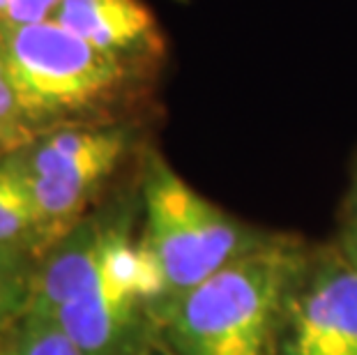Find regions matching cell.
Here are the masks:
<instances>
[{
	"label": "cell",
	"mask_w": 357,
	"mask_h": 355,
	"mask_svg": "<svg viewBox=\"0 0 357 355\" xmlns=\"http://www.w3.org/2000/svg\"><path fill=\"white\" fill-rule=\"evenodd\" d=\"M7 355H81L67 332L53 319L24 314L5 344Z\"/></svg>",
	"instance_id": "9"
},
{
	"label": "cell",
	"mask_w": 357,
	"mask_h": 355,
	"mask_svg": "<svg viewBox=\"0 0 357 355\" xmlns=\"http://www.w3.org/2000/svg\"><path fill=\"white\" fill-rule=\"evenodd\" d=\"M132 355H176V351L171 349L169 342L164 339V335L159 332L157 323L153 321V326L148 328V332L143 335V339L132 351Z\"/></svg>",
	"instance_id": "13"
},
{
	"label": "cell",
	"mask_w": 357,
	"mask_h": 355,
	"mask_svg": "<svg viewBox=\"0 0 357 355\" xmlns=\"http://www.w3.org/2000/svg\"><path fill=\"white\" fill-rule=\"evenodd\" d=\"M60 0H0V26H24L53 19Z\"/></svg>",
	"instance_id": "12"
},
{
	"label": "cell",
	"mask_w": 357,
	"mask_h": 355,
	"mask_svg": "<svg viewBox=\"0 0 357 355\" xmlns=\"http://www.w3.org/2000/svg\"><path fill=\"white\" fill-rule=\"evenodd\" d=\"M127 148L125 127H79L47 134L12 153L33 201L42 245H53L79 224Z\"/></svg>",
	"instance_id": "4"
},
{
	"label": "cell",
	"mask_w": 357,
	"mask_h": 355,
	"mask_svg": "<svg viewBox=\"0 0 357 355\" xmlns=\"http://www.w3.org/2000/svg\"><path fill=\"white\" fill-rule=\"evenodd\" d=\"M28 125L30 123L19 107L3 49H0V143H7L12 148H24L26 143H30Z\"/></svg>",
	"instance_id": "10"
},
{
	"label": "cell",
	"mask_w": 357,
	"mask_h": 355,
	"mask_svg": "<svg viewBox=\"0 0 357 355\" xmlns=\"http://www.w3.org/2000/svg\"><path fill=\"white\" fill-rule=\"evenodd\" d=\"M5 256L10 254L0 252V332H12V328L24 316L28 282H17L10 268H5Z\"/></svg>",
	"instance_id": "11"
},
{
	"label": "cell",
	"mask_w": 357,
	"mask_h": 355,
	"mask_svg": "<svg viewBox=\"0 0 357 355\" xmlns=\"http://www.w3.org/2000/svg\"><path fill=\"white\" fill-rule=\"evenodd\" d=\"M106 229L100 222H79L56 240L40 270L28 279L24 314L53 319L65 305L93 289L104 270Z\"/></svg>",
	"instance_id": "6"
},
{
	"label": "cell",
	"mask_w": 357,
	"mask_h": 355,
	"mask_svg": "<svg viewBox=\"0 0 357 355\" xmlns=\"http://www.w3.org/2000/svg\"><path fill=\"white\" fill-rule=\"evenodd\" d=\"M339 249L344 252L348 259H351L357 266V222H348L344 229H341L339 236Z\"/></svg>",
	"instance_id": "14"
},
{
	"label": "cell",
	"mask_w": 357,
	"mask_h": 355,
	"mask_svg": "<svg viewBox=\"0 0 357 355\" xmlns=\"http://www.w3.org/2000/svg\"><path fill=\"white\" fill-rule=\"evenodd\" d=\"M348 215H351L348 222H357V178H355L353 192H351V196H348Z\"/></svg>",
	"instance_id": "15"
},
{
	"label": "cell",
	"mask_w": 357,
	"mask_h": 355,
	"mask_svg": "<svg viewBox=\"0 0 357 355\" xmlns=\"http://www.w3.org/2000/svg\"><path fill=\"white\" fill-rule=\"evenodd\" d=\"M33 243H40V233L24 176L12 155L0 157V252Z\"/></svg>",
	"instance_id": "8"
},
{
	"label": "cell",
	"mask_w": 357,
	"mask_h": 355,
	"mask_svg": "<svg viewBox=\"0 0 357 355\" xmlns=\"http://www.w3.org/2000/svg\"><path fill=\"white\" fill-rule=\"evenodd\" d=\"M143 206L146 233L141 245L153 256L164 282L157 309L272 238L205 199L157 153L146 157Z\"/></svg>",
	"instance_id": "2"
},
{
	"label": "cell",
	"mask_w": 357,
	"mask_h": 355,
	"mask_svg": "<svg viewBox=\"0 0 357 355\" xmlns=\"http://www.w3.org/2000/svg\"><path fill=\"white\" fill-rule=\"evenodd\" d=\"M53 19L118 58L143 47L155 33V17L141 0H60Z\"/></svg>",
	"instance_id": "7"
},
{
	"label": "cell",
	"mask_w": 357,
	"mask_h": 355,
	"mask_svg": "<svg viewBox=\"0 0 357 355\" xmlns=\"http://www.w3.org/2000/svg\"><path fill=\"white\" fill-rule=\"evenodd\" d=\"M0 355H7V353H5V346H3V349H0Z\"/></svg>",
	"instance_id": "16"
},
{
	"label": "cell",
	"mask_w": 357,
	"mask_h": 355,
	"mask_svg": "<svg viewBox=\"0 0 357 355\" xmlns=\"http://www.w3.org/2000/svg\"><path fill=\"white\" fill-rule=\"evenodd\" d=\"M7 72L28 123L86 109L123 79V58L109 54L56 19L0 26Z\"/></svg>",
	"instance_id": "3"
},
{
	"label": "cell",
	"mask_w": 357,
	"mask_h": 355,
	"mask_svg": "<svg viewBox=\"0 0 357 355\" xmlns=\"http://www.w3.org/2000/svg\"><path fill=\"white\" fill-rule=\"evenodd\" d=\"M309 249L272 236L153 319L176 355H281L286 305Z\"/></svg>",
	"instance_id": "1"
},
{
	"label": "cell",
	"mask_w": 357,
	"mask_h": 355,
	"mask_svg": "<svg viewBox=\"0 0 357 355\" xmlns=\"http://www.w3.org/2000/svg\"><path fill=\"white\" fill-rule=\"evenodd\" d=\"M281 355H357V266L339 245L309 252L288 296Z\"/></svg>",
	"instance_id": "5"
}]
</instances>
